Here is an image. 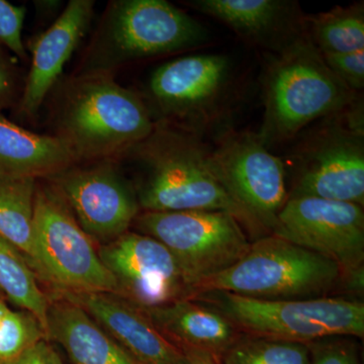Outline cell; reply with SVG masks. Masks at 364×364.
Listing matches in <instances>:
<instances>
[{"label":"cell","instance_id":"6da1fadb","mask_svg":"<svg viewBox=\"0 0 364 364\" xmlns=\"http://www.w3.org/2000/svg\"><path fill=\"white\" fill-rule=\"evenodd\" d=\"M119 158L142 167L144 176L136 193L143 212H225L249 233L263 232L215 176L210 149L195 134L156 122L145 140Z\"/></svg>","mask_w":364,"mask_h":364},{"label":"cell","instance_id":"7a4b0ae2","mask_svg":"<svg viewBox=\"0 0 364 364\" xmlns=\"http://www.w3.org/2000/svg\"><path fill=\"white\" fill-rule=\"evenodd\" d=\"M156 126L149 107L109 74L76 76L57 117V136L76 161L116 159L142 142Z\"/></svg>","mask_w":364,"mask_h":364},{"label":"cell","instance_id":"3957f363","mask_svg":"<svg viewBox=\"0 0 364 364\" xmlns=\"http://www.w3.org/2000/svg\"><path fill=\"white\" fill-rule=\"evenodd\" d=\"M263 98L264 114L257 136L268 149L358 102L356 92L330 70L306 33L277 54L268 67Z\"/></svg>","mask_w":364,"mask_h":364},{"label":"cell","instance_id":"277c9868","mask_svg":"<svg viewBox=\"0 0 364 364\" xmlns=\"http://www.w3.org/2000/svg\"><path fill=\"white\" fill-rule=\"evenodd\" d=\"M208 40L205 26L166 0L112 1L79 75L109 74L129 62L193 49Z\"/></svg>","mask_w":364,"mask_h":364},{"label":"cell","instance_id":"5b68a950","mask_svg":"<svg viewBox=\"0 0 364 364\" xmlns=\"http://www.w3.org/2000/svg\"><path fill=\"white\" fill-rule=\"evenodd\" d=\"M341 280L336 263L272 234L251 242L242 259L193 287L189 298L213 291L267 301L325 298Z\"/></svg>","mask_w":364,"mask_h":364},{"label":"cell","instance_id":"8992f818","mask_svg":"<svg viewBox=\"0 0 364 364\" xmlns=\"http://www.w3.org/2000/svg\"><path fill=\"white\" fill-rule=\"evenodd\" d=\"M200 299L214 306L243 334L310 344L334 337L364 336V305L341 298L267 301L228 293Z\"/></svg>","mask_w":364,"mask_h":364},{"label":"cell","instance_id":"52a82bcc","mask_svg":"<svg viewBox=\"0 0 364 364\" xmlns=\"http://www.w3.org/2000/svg\"><path fill=\"white\" fill-rule=\"evenodd\" d=\"M363 107L323 119L294 147V183L289 198H318L364 205Z\"/></svg>","mask_w":364,"mask_h":364},{"label":"cell","instance_id":"ba28073f","mask_svg":"<svg viewBox=\"0 0 364 364\" xmlns=\"http://www.w3.org/2000/svg\"><path fill=\"white\" fill-rule=\"evenodd\" d=\"M133 224L139 233L161 242L172 253L189 296L198 284L233 267L251 245L240 222L225 212H143Z\"/></svg>","mask_w":364,"mask_h":364},{"label":"cell","instance_id":"9c48e42d","mask_svg":"<svg viewBox=\"0 0 364 364\" xmlns=\"http://www.w3.org/2000/svg\"><path fill=\"white\" fill-rule=\"evenodd\" d=\"M35 242L39 277L59 291L117 294L116 279L100 259L92 239L53 183H37Z\"/></svg>","mask_w":364,"mask_h":364},{"label":"cell","instance_id":"30bf717a","mask_svg":"<svg viewBox=\"0 0 364 364\" xmlns=\"http://www.w3.org/2000/svg\"><path fill=\"white\" fill-rule=\"evenodd\" d=\"M233 85V66L223 54H195L158 67L149 80L150 100L161 119L200 136L223 112Z\"/></svg>","mask_w":364,"mask_h":364},{"label":"cell","instance_id":"8fae6325","mask_svg":"<svg viewBox=\"0 0 364 364\" xmlns=\"http://www.w3.org/2000/svg\"><path fill=\"white\" fill-rule=\"evenodd\" d=\"M215 176L235 202L263 231H272L289 200L287 167L263 145L257 134L228 130L210 150Z\"/></svg>","mask_w":364,"mask_h":364},{"label":"cell","instance_id":"7c38bea8","mask_svg":"<svg viewBox=\"0 0 364 364\" xmlns=\"http://www.w3.org/2000/svg\"><path fill=\"white\" fill-rule=\"evenodd\" d=\"M272 234L336 263L342 277L364 268V212L355 203L289 198Z\"/></svg>","mask_w":364,"mask_h":364},{"label":"cell","instance_id":"4fadbf2b","mask_svg":"<svg viewBox=\"0 0 364 364\" xmlns=\"http://www.w3.org/2000/svg\"><path fill=\"white\" fill-rule=\"evenodd\" d=\"M50 178L85 233L104 245L127 233L140 212L135 188L111 159L75 163Z\"/></svg>","mask_w":364,"mask_h":364},{"label":"cell","instance_id":"5bb4252c","mask_svg":"<svg viewBox=\"0 0 364 364\" xmlns=\"http://www.w3.org/2000/svg\"><path fill=\"white\" fill-rule=\"evenodd\" d=\"M117 284V294L139 308L167 305L189 298L181 267L161 242L130 232L98 250Z\"/></svg>","mask_w":364,"mask_h":364},{"label":"cell","instance_id":"9a60e30c","mask_svg":"<svg viewBox=\"0 0 364 364\" xmlns=\"http://www.w3.org/2000/svg\"><path fill=\"white\" fill-rule=\"evenodd\" d=\"M60 296L81 306L138 364H182L188 356L153 325L142 309L114 293Z\"/></svg>","mask_w":364,"mask_h":364},{"label":"cell","instance_id":"2e32d148","mask_svg":"<svg viewBox=\"0 0 364 364\" xmlns=\"http://www.w3.org/2000/svg\"><path fill=\"white\" fill-rule=\"evenodd\" d=\"M188 6L221 21L241 38L279 54L305 36L306 16L287 0H193Z\"/></svg>","mask_w":364,"mask_h":364},{"label":"cell","instance_id":"e0dca14e","mask_svg":"<svg viewBox=\"0 0 364 364\" xmlns=\"http://www.w3.org/2000/svg\"><path fill=\"white\" fill-rule=\"evenodd\" d=\"M95 1L71 0L51 28L33 46L30 72L20 100V111L33 117L39 111L64 66L90 25Z\"/></svg>","mask_w":364,"mask_h":364},{"label":"cell","instance_id":"ac0fdd59","mask_svg":"<svg viewBox=\"0 0 364 364\" xmlns=\"http://www.w3.org/2000/svg\"><path fill=\"white\" fill-rule=\"evenodd\" d=\"M153 325L183 353L207 354L218 360L242 333L219 310L195 299L142 309Z\"/></svg>","mask_w":364,"mask_h":364},{"label":"cell","instance_id":"d6986e66","mask_svg":"<svg viewBox=\"0 0 364 364\" xmlns=\"http://www.w3.org/2000/svg\"><path fill=\"white\" fill-rule=\"evenodd\" d=\"M46 337L73 364H138L81 306L63 296L50 303Z\"/></svg>","mask_w":364,"mask_h":364},{"label":"cell","instance_id":"ffe728a7","mask_svg":"<svg viewBox=\"0 0 364 364\" xmlns=\"http://www.w3.org/2000/svg\"><path fill=\"white\" fill-rule=\"evenodd\" d=\"M75 163L58 136L33 133L0 114V178H50Z\"/></svg>","mask_w":364,"mask_h":364},{"label":"cell","instance_id":"44dd1931","mask_svg":"<svg viewBox=\"0 0 364 364\" xmlns=\"http://www.w3.org/2000/svg\"><path fill=\"white\" fill-rule=\"evenodd\" d=\"M38 179L0 178V237L9 242L39 275L35 242V200Z\"/></svg>","mask_w":364,"mask_h":364},{"label":"cell","instance_id":"7402d4cb","mask_svg":"<svg viewBox=\"0 0 364 364\" xmlns=\"http://www.w3.org/2000/svg\"><path fill=\"white\" fill-rule=\"evenodd\" d=\"M306 32L321 54H344L364 50L363 2L306 16Z\"/></svg>","mask_w":364,"mask_h":364},{"label":"cell","instance_id":"603a6c76","mask_svg":"<svg viewBox=\"0 0 364 364\" xmlns=\"http://www.w3.org/2000/svg\"><path fill=\"white\" fill-rule=\"evenodd\" d=\"M0 291L32 314L46 334L50 301L38 284L37 274L23 255L0 237Z\"/></svg>","mask_w":364,"mask_h":364},{"label":"cell","instance_id":"cb8c5ba5","mask_svg":"<svg viewBox=\"0 0 364 364\" xmlns=\"http://www.w3.org/2000/svg\"><path fill=\"white\" fill-rule=\"evenodd\" d=\"M222 364H309L308 344L242 334L226 351Z\"/></svg>","mask_w":364,"mask_h":364},{"label":"cell","instance_id":"d4e9b609","mask_svg":"<svg viewBox=\"0 0 364 364\" xmlns=\"http://www.w3.org/2000/svg\"><path fill=\"white\" fill-rule=\"evenodd\" d=\"M44 339V330L32 314L9 309L0 322V363L16 358Z\"/></svg>","mask_w":364,"mask_h":364},{"label":"cell","instance_id":"484cf974","mask_svg":"<svg viewBox=\"0 0 364 364\" xmlns=\"http://www.w3.org/2000/svg\"><path fill=\"white\" fill-rule=\"evenodd\" d=\"M25 18V6H14L6 0H0V45L21 60L26 59L23 42Z\"/></svg>","mask_w":364,"mask_h":364},{"label":"cell","instance_id":"4316f807","mask_svg":"<svg viewBox=\"0 0 364 364\" xmlns=\"http://www.w3.org/2000/svg\"><path fill=\"white\" fill-rule=\"evenodd\" d=\"M330 70L354 92L364 87V50L344 54H322Z\"/></svg>","mask_w":364,"mask_h":364},{"label":"cell","instance_id":"83f0119b","mask_svg":"<svg viewBox=\"0 0 364 364\" xmlns=\"http://www.w3.org/2000/svg\"><path fill=\"white\" fill-rule=\"evenodd\" d=\"M318 340L308 344L309 364H359L356 352L351 345L340 340Z\"/></svg>","mask_w":364,"mask_h":364},{"label":"cell","instance_id":"f1b7e54d","mask_svg":"<svg viewBox=\"0 0 364 364\" xmlns=\"http://www.w3.org/2000/svg\"><path fill=\"white\" fill-rule=\"evenodd\" d=\"M7 52L0 45V111L13 104L18 90V72Z\"/></svg>","mask_w":364,"mask_h":364},{"label":"cell","instance_id":"f546056e","mask_svg":"<svg viewBox=\"0 0 364 364\" xmlns=\"http://www.w3.org/2000/svg\"><path fill=\"white\" fill-rule=\"evenodd\" d=\"M50 349L51 346L48 343L47 340L44 339L26 349L16 358L0 364H48Z\"/></svg>","mask_w":364,"mask_h":364},{"label":"cell","instance_id":"4dcf8cb0","mask_svg":"<svg viewBox=\"0 0 364 364\" xmlns=\"http://www.w3.org/2000/svg\"><path fill=\"white\" fill-rule=\"evenodd\" d=\"M186 354L188 356V361L182 364H222L221 360H218L207 354L196 353V352Z\"/></svg>","mask_w":364,"mask_h":364},{"label":"cell","instance_id":"1f68e13d","mask_svg":"<svg viewBox=\"0 0 364 364\" xmlns=\"http://www.w3.org/2000/svg\"><path fill=\"white\" fill-rule=\"evenodd\" d=\"M48 364H65L62 360L61 356L59 355L58 352L55 350L53 347L50 349L49 353V361H48Z\"/></svg>","mask_w":364,"mask_h":364},{"label":"cell","instance_id":"d6a6232c","mask_svg":"<svg viewBox=\"0 0 364 364\" xmlns=\"http://www.w3.org/2000/svg\"><path fill=\"white\" fill-rule=\"evenodd\" d=\"M9 308L1 301L0 299V322H1L2 318H4L6 314L9 312Z\"/></svg>","mask_w":364,"mask_h":364}]
</instances>
